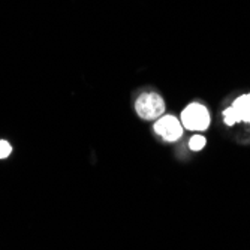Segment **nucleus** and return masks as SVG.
Listing matches in <instances>:
<instances>
[{
    "instance_id": "f257e3e1",
    "label": "nucleus",
    "mask_w": 250,
    "mask_h": 250,
    "mask_svg": "<svg viewBox=\"0 0 250 250\" xmlns=\"http://www.w3.org/2000/svg\"><path fill=\"white\" fill-rule=\"evenodd\" d=\"M135 109L141 119L154 120L157 117H161L165 112V102L157 93L148 92V93H144L136 99Z\"/></svg>"
},
{
    "instance_id": "f03ea898",
    "label": "nucleus",
    "mask_w": 250,
    "mask_h": 250,
    "mask_svg": "<svg viewBox=\"0 0 250 250\" xmlns=\"http://www.w3.org/2000/svg\"><path fill=\"white\" fill-rule=\"evenodd\" d=\"M181 123L189 130H206L210 125V114L202 104H190L181 112Z\"/></svg>"
},
{
    "instance_id": "7ed1b4c3",
    "label": "nucleus",
    "mask_w": 250,
    "mask_h": 250,
    "mask_svg": "<svg viewBox=\"0 0 250 250\" xmlns=\"http://www.w3.org/2000/svg\"><path fill=\"white\" fill-rule=\"evenodd\" d=\"M154 132L159 133L167 141H177L181 133H183V126L174 116H164L154 123Z\"/></svg>"
},
{
    "instance_id": "20e7f679",
    "label": "nucleus",
    "mask_w": 250,
    "mask_h": 250,
    "mask_svg": "<svg viewBox=\"0 0 250 250\" xmlns=\"http://www.w3.org/2000/svg\"><path fill=\"white\" fill-rule=\"evenodd\" d=\"M232 108L238 114L240 122L250 123V95H243L238 99H235Z\"/></svg>"
},
{
    "instance_id": "39448f33",
    "label": "nucleus",
    "mask_w": 250,
    "mask_h": 250,
    "mask_svg": "<svg viewBox=\"0 0 250 250\" xmlns=\"http://www.w3.org/2000/svg\"><path fill=\"white\" fill-rule=\"evenodd\" d=\"M223 120H225V123L228 125V126H232V125H235V123L240 122L238 114H237L235 109H234L232 106L226 108V109L223 111Z\"/></svg>"
},
{
    "instance_id": "423d86ee",
    "label": "nucleus",
    "mask_w": 250,
    "mask_h": 250,
    "mask_svg": "<svg viewBox=\"0 0 250 250\" xmlns=\"http://www.w3.org/2000/svg\"><path fill=\"white\" fill-rule=\"evenodd\" d=\"M204 146H206V138L201 136V135H195L193 138H190V141H189V147L192 150H195V151L201 150Z\"/></svg>"
},
{
    "instance_id": "0eeeda50",
    "label": "nucleus",
    "mask_w": 250,
    "mask_h": 250,
    "mask_svg": "<svg viewBox=\"0 0 250 250\" xmlns=\"http://www.w3.org/2000/svg\"><path fill=\"white\" fill-rule=\"evenodd\" d=\"M11 151H12V147L8 141L5 140L0 141V159H6L11 154Z\"/></svg>"
}]
</instances>
